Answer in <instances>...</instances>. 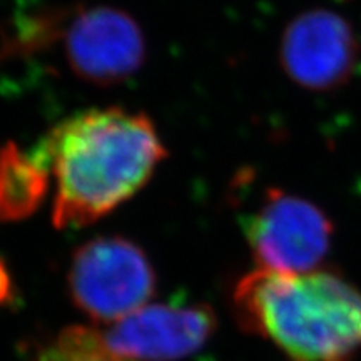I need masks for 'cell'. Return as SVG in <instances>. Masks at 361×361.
<instances>
[{
  "instance_id": "cell-1",
  "label": "cell",
  "mask_w": 361,
  "mask_h": 361,
  "mask_svg": "<svg viewBox=\"0 0 361 361\" xmlns=\"http://www.w3.org/2000/svg\"><path fill=\"white\" fill-rule=\"evenodd\" d=\"M40 152L56 178L52 219L59 229L109 214L147 183L166 154L154 124L119 107L69 117Z\"/></svg>"
},
{
  "instance_id": "cell-3",
  "label": "cell",
  "mask_w": 361,
  "mask_h": 361,
  "mask_svg": "<svg viewBox=\"0 0 361 361\" xmlns=\"http://www.w3.org/2000/svg\"><path fill=\"white\" fill-rule=\"evenodd\" d=\"M71 298L99 323H114L154 295L156 273L144 251L129 239L97 238L74 252L69 274Z\"/></svg>"
},
{
  "instance_id": "cell-5",
  "label": "cell",
  "mask_w": 361,
  "mask_h": 361,
  "mask_svg": "<svg viewBox=\"0 0 361 361\" xmlns=\"http://www.w3.org/2000/svg\"><path fill=\"white\" fill-rule=\"evenodd\" d=\"M245 233L259 269L303 274L328 255L333 223L313 202L268 189L246 218Z\"/></svg>"
},
{
  "instance_id": "cell-9",
  "label": "cell",
  "mask_w": 361,
  "mask_h": 361,
  "mask_svg": "<svg viewBox=\"0 0 361 361\" xmlns=\"http://www.w3.org/2000/svg\"><path fill=\"white\" fill-rule=\"evenodd\" d=\"M35 361H130L111 353L102 345L99 331L69 328L57 336L54 345L40 351Z\"/></svg>"
},
{
  "instance_id": "cell-7",
  "label": "cell",
  "mask_w": 361,
  "mask_h": 361,
  "mask_svg": "<svg viewBox=\"0 0 361 361\" xmlns=\"http://www.w3.org/2000/svg\"><path fill=\"white\" fill-rule=\"evenodd\" d=\"M216 314L209 306L156 305L134 311L114 326L99 331L111 353L130 361L186 358L209 340Z\"/></svg>"
},
{
  "instance_id": "cell-4",
  "label": "cell",
  "mask_w": 361,
  "mask_h": 361,
  "mask_svg": "<svg viewBox=\"0 0 361 361\" xmlns=\"http://www.w3.org/2000/svg\"><path fill=\"white\" fill-rule=\"evenodd\" d=\"M52 25V24H51ZM54 39L80 80L121 84L141 69L146 40L129 13L112 7H87L54 19Z\"/></svg>"
},
{
  "instance_id": "cell-2",
  "label": "cell",
  "mask_w": 361,
  "mask_h": 361,
  "mask_svg": "<svg viewBox=\"0 0 361 361\" xmlns=\"http://www.w3.org/2000/svg\"><path fill=\"white\" fill-rule=\"evenodd\" d=\"M233 303L243 329L291 361H348L361 348V291L333 273L252 271Z\"/></svg>"
},
{
  "instance_id": "cell-6",
  "label": "cell",
  "mask_w": 361,
  "mask_h": 361,
  "mask_svg": "<svg viewBox=\"0 0 361 361\" xmlns=\"http://www.w3.org/2000/svg\"><path fill=\"white\" fill-rule=\"evenodd\" d=\"M360 44L340 13L316 8L298 16L281 40V64L305 89L324 92L348 82L358 64Z\"/></svg>"
},
{
  "instance_id": "cell-10",
  "label": "cell",
  "mask_w": 361,
  "mask_h": 361,
  "mask_svg": "<svg viewBox=\"0 0 361 361\" xmlns=\"http://www.w3.org/2000/svg\"><path fill=\"white\" fill-rule=\"evenodd\" d=\"M11 278H8L6 268H4V264L0 263V303L2 301H6L8 296H11Z\"/></svg>"
},
{
  "instance_id": "cell-8",
  "label": "cell",
  "mask_w": 361,
  "mask_h": 361,
  "mask_svg": "<svg viewBox=\"0 0 361 361\" xmlns=\"http://www.w3.org/2000/svg\"><path fill=\"white\" fill-rule=\"evenodd\" d=\"M49 164L40 149L27 156L17 147L0 152V221L32 214L47 189Z\"/></svg>"
}]
</instances>
